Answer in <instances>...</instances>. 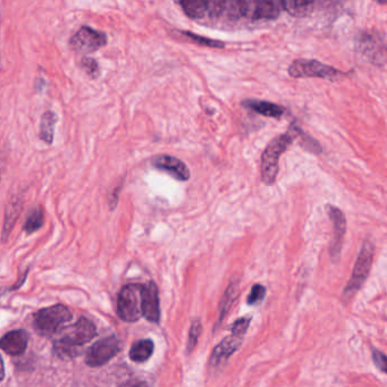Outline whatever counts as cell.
Masks as SVG:
<instances>
[{
    "instance_id": "13",
    "label": "cell",
    "mask_w": 387,
    "mask_h": 387,
    "mask_svg": "<svg viewBox=\"0 0 387 387\" xmlns=\"http://www.w3.org/2000/svg\"><path fill=\"white\" fill-rule=\"evenodd\" d=\"M153 165L159 171H166L178 181H187L190 178V171L185 162L173 155H158L153 160Z\"/></svg>"
},
{
    "instance_id": "17",
    "label": "cell",
    "mask_w": 387,
    "mask_h": 387,
    "mask_svg": "<svg viewBox=\"0 0 387 387\" xmlns=\"http://www.w3.org/2000/svg\"><path fill=\"white\" fill-rule=\"evenodd\" d=\"M243 106L247 108L254 111L257 114L263 115L266 117L279 118L284 114V109L281 106L275 105L272 102H259V100H247L243 102Z\"/></svg>"
},
{
    "instance_id": "16",
    "label": "cell",
    "mask_w": 387,
    "mask_h": 387,
    "mask_svg": "<svg viewBox=\"0 0 387 387\" xmlns=\"http://www.w3.org/2000/svg\"><path fill=\"white\" fill-rule=\"evenodd\" d=\"M238 295V283L232 282L229 284V287L226 289L224 295H223L222 302H220V305H219L218 321H217L216 325L214 327V330H217V328L222 325V321H224L226 314H229V311L232 308L233 303L236 301Z\"/></svg>"
},
{
    "instance_id": "19",
    "label": "cell",
    "mask_w": 387,
    "mask_h": 387,
    "mask_svg": "<svg viewBox=\"0 0 387 387\" xmlns=\"http://www.w3.org/2000/svg\"><path fill=\"white\" fill-rule=\"evenodd\" d=\"M21 210H22V200L19 198L14 199L7 207L6 218H5V224H3V241H6L10 231L13 229L14 224H15Z\"/></svg>"
},
{
    "instance_id": "6",
    "label": "cell",
    "mask_w": 387,
    "mask_h": 387,
    "mask_svg": "<svg viewBox=\"0 0 387 387\" xmlns=\"http://www.w3.org/2000/svg\"><path fill=\"white\" fill-rule=\"evenodd\" d=\"M289 73L294 79L319 77V79H341L344 74L334 67L314 59H296L291 64Z\"/></svg>"
},
{
    "instance_id": "10",
    "label": "cell",
    "mask_w": 387,
    "mask_h": 387,
    "mask_svg": "<svg viewBox=\"0 0 387 387\" xmlns=\"http://www.w3.org/2000/svg\"><path fill=\"white\" fill-rule=\"evenodd\" d=\"M328 216L333 223V240L330 245V256L334 263H337L341 257V250H342L343 241L346 232V219L342 210L339 209L335 206L327 207Z\"/></svg>"
},
{
    "instance_id": "24",
    "label": "cell",
    "mask_w": 387,
    "mask_h": 387,
    "mask_svg": "<svg viewBox=\"0 0 387 387\" xmlns=\"http://www.w3.org/2000/svg\"><path fill=\"white\" fill-rule=\"evenodd\" d=\"M182 35H185L190 41L194 42L197 45L209 48H219V49L225 47L224 42L217 41V40H213V39L205 38V37H201V35H194L192 32H182Z\"/></svg>"
},
{
    "instance_id": "30",
    "label": "cell",
    "mask_w": 387,
    "mask_h": 387,
    "mask_svg": "<svg viewBox=\"0 0 387 387\" xmlns=\"http://www.w3.org/2000/svg\"><path fill=\"white\" fill-rule=\"evenodd\" d=\"M5 377V366H3V358L0 356V381Z\"/></svg>"
},
{
    "instance_id": "9",
    "label": "cell",
    "mask_w": 387,
    "mask_h": 387,
    "mask_svg": "<svg viewBox=\"0 0 387 387\" xmlns=\"http://www.w3.org/2000/svg\"><path fill=\"white\" fill-rule=\"evenodd\" d=\"M107 44V37L102 32L83 26L70 40V47L79 54L95 53Z\"/></svg>"
},
{
    "instance_id": "3",
    "label": "cell",
    "mask_w": 387,
    "mask_h": 387,
    "mask_svg": "<svg viewBox=\"0 0 387 387\" xmlns=\"http://www.w3.org/2000/svg\"><path fill=\"white\" fill-rule=\"evenodd\" d=\"M73 319L70 309L63 305H53L35 312L33 327L42 337H53L63 330L64 325Z\"/></svg>"
},
{
    "instance_id": "2",
    "label": "cell",
    "mask_w": 387,
    "mask_h": 387,
    "mask_svg": "<svg viewBox=\"0 0 387 387\" xmlns=\"http://www.w3.org/2000/svg\"><path fill=\"white\" fill-rule=\"evenodd\" d=\"M293 142L291 133L282 134L270 142L261 157V178L263 183L272 185L276 181L279 174V159Z\"/></svg>"
},
{
    "instance_id": "23",
    "label": "cell",
    "mask_w": 387,
    "mask_h": 387,
    "mask_svg": "<svg viewBox=\"0 0 387 387\" xmlns=\"http://www.w3.org/2000/svg\"><path fill=\"white\" fill-rule=\"evenodd\" d=\"M201 332H202V324L199 318L194 319V323L191 325L190 333H189V339H187V351L191 353L194 351V348L197 346L198 341L200 337Z\"/></svg>"
},
{
    "instance_id": "7",
    "label": "cell",
    "mask_w": 387,
    "mask_h": 387,
    "mask_svg": "<svg viewBox=\"0 0 387 387\" xmlns=\"http://www.w3.org/2000/svg\"><path fill=\"white\" fill-rule=\"evenodd\" d=\"M121 341L115 335L105 337L102 340L95 342L86 352V364L89 367L97 368L106 365L109 360L117 356L121 352Z\"/></svg>"
},
{
    "instance_id": "15",
    "label": "cell",
    "mask_w": 387,
    "mask_h": 387,
    "mask_svg": "<svg viewBox=\"0 0 387 387\" xmlns=\"http://www.w3.org/2000/svg\"><path fill=\"white\" fill-rule=\"evenodd\" d=\"M279 3L287 13L294 17L310 15L314 7V0H279Z\"/></svg>"
},
{
    "instance_id": "28",
    "label": "cell",
    "mask_w": 387,
    "mask_h": 387,
    "mask_svg": "<svg viewBox=\"0 0 387 387\" xmlns=\"http://www.w3.org/2000/svg\"><path fill=\"white\" fill-rule=\"evenodd\" d=\"M82 67L83 70H86V73L91 75V77H97V75H98V64H97V62L93 59V58H83Z\"/></svg>"
},
{
    "instance_id": "11",
    "label": "cell",
    "mask_w": 387,
    "mask_h": 387,
    "mask_svg": "<svg viewBox=\"0 0 387 387\" xmlns=\"http://www.w3.org/2000/svg\"><path fill=\"white\" fill-rule=\"evenodd\" d=\"M142 316L147 321L158 324L160 321V305H159L158 287L155 283L148 282L142 285V299H141Z\"/></svg>"
},
{
    "instance_id": "18",
    "label": "cell",
    "mask_w": 387,
    "mask_h": 387,
    "mask_svg": "<svg viewBox=\"0 0 387 387\" xmlns=\"http://www.w3.org/2000/svg\"><path fill=\"white\" fill-rule=\"evenodd\" d=\"M153 350H155V344L153 340L146 339V340H140L134 343L130 350V359L132 361L146 362L149 360L150 357L153 356Z\"/></svg>"
},
{
    "instance_id": "20",
    "label": "cell",
    "mask_w": 387,
    "mask_h": 387,
    "mask_svg": "<svg viewBox=\"0 0 387 387\" xmlns=\"http://www.w3.org/2000/svg\"><path fill=\"white\" fill-rule=\"evenodd\" d=\"M180 3L190 19H202L208 12V0H181Z\"/></svg>"
},
{
    "instance_id": "8",
    "label": "cell",
    "mask_w": 387,
    "mask_h": 387,
    "mask_svg": "<svg viewBox=\"0 0 387 387\" xmlns=\"http://www.w3.org/2000/svg\"><path fill=\"white\" fill-rule=\"evenodd\" d=\"M242 16L250 19H275L281 13L279 0H236Z\"/></svg>"
},
{
    "instance_id": "14",
    "label": "cell",
    "mask_w": 387,
    "mask_h": 387,
    "mask_svg": "<svg viewBox=\"0 0 387 387\" xmlns=\"http://www.w3.org/2000/svg\"><path fill=\"white\" fill-rule=\"evenodd\" d=\"M29 335L24 330H12L0 339V349L10 356H19L26 351Z\"/></svg>"
},
{
    "instance_id": "26",
    "label": "cell",
    "mask_w": 387,
    "mask_h": 387,
    "mask_svg": "<svg viewBox=\"0 0 387 387\" xmlns=\"http://www.w3.org/2000/svg\"><path fill=\"white\" fill-rule=\"evenodd\" d=\"M251 323V317H242L238 318V321H235L233 326L231 327V332L241 337H245L247 330H248L249 325Z\"/></svg>"
},
{
    "instance_id": "4",
    "label": "cell",
    "mask_w": 387,
    "mask_h": 387,
    "mask_svg": "<svg viewBox=\"0 0 387 387\" xmlns=\"http://www.w3.org/2000/svg\"><path fill=\"white\" fill-rule=\"evenodd\" d=\"M374 251V245L372 242H365V245H362L358 261L353 270L352 276L350 279L349 283L343 292L344 300H351L359 290L361 289L364 283L367 281V277L370 273V268H372Z\"/></svg>"
},
{
    "instance_id": "1",
    "label": "cell",
    "mask_w": 387,
    "mask_h": 387,
    "mask_svg": "<svg viewBox=\"0 0 387 387\" xmlns=\"http://www.w3.org/2000/svg\"><path fill=\"white\" fill-rule=\"evenodd\" d=\"M97 335V328L88 318H79L62 339L54 343V351L59 358L72 359L79 356L81 348Z\"/></svg>"
},
{
    "instance_id": "29",
    "label": "cell",
    "mask_w": 387,
    "mask_h": 387,
    "mask_svg": "<svg viewBox=\"0 0 387 387\" xmlns=\"http://www.w3.org/2000/svg\"><path fill=\"white\" fill-rule=\"evenodd\" d=\"M372 360L376 367H377L381 372H386V356L379 350H374L372 352Z\"/></svg>"
},
{
    "instance_id": "27",
    "label": "cell",
    "mask_w": 387,
    "mask_h": 387,
    "mask_svg": "<svg viewBox=\"0 0 387 387\" xmlns=\"http://www.w3.org/2000/svg\"><path fill=\"white\" fill-rule=\"evenodd\" d=\"M226 0H208V12L213 17H217L225 10Z\"/></svg>"
},
{
    "instance_id": "22",
    "label": "cell",
    "mask_w": 387,
    "mask_h": 387,
    "mask_svg": "<svg viewBox=\"0 0 387 387\" xmlns=\"http://www.w3.org/2000/svg\"><path fill=\"white\" fill-rule=\"evenodd\" d=\"M55 124H56V116L54 113L51 111L45 113L42 116L41 125H40V138L49 144L54 140Z\"/></svg>"
},
{
    "instance_id": "12",
    "label": "cell",
    "mask_w": 387,
    "mask_h": 387,
    "mask_svg": "<svg viewBox=\"0 0 387 387\" xmlns=\"http://www.w3.org/2000/svg\"><path fill=\"white\" fill-rule=\"evenodd\" d=\"M243 337L232 333L229 337H226L218 346L214 349L210 357V367L213 369L219 368L225 365L229 357L238 351L241 346Z\"/></svg>"
},
{
    "instance_id": "21",
    "label": "cell",
    "mask_w": 387,
    "mask_h": 387,
    "mask_svg": "<svg viewBox=\"0 0 387 387\" xmlns=\"http://www.w3.org/2000/svg\"><path fill=\"white\" fill-rule=\"evenodd\" d=\"M45 223V214L41 207H35V209L30 211L29 216L26 218V224H24V231L28 234L37 232L38 229H41L42 225Z\"/></svg>"
},
{
    "instance_id": "25",
    "label": "cell",
    "mask_w": 387,
    "mask_h": 387,
    "mask_svg": "<svg viewBox=\"0 0 387 387\" xmlns=\"http://www.w3.org/2000/svg\"><path fill=\"white\" fill-rule=\"evenodd\" d=\"M265 295H266V289H265V286L256 284V285H254V287L251 289L250 294H249L248 299H247V303H248L249 305H258L259 302L263 301Z\"/></svg>"
},
{
    "instance_id": "5",
    "label": "cell",
    "mask_w": 387,
    "mask_h": 387,
    "mask_svg": "<svg viewBox=\"0 0 387 387\" xmlns=\"http://www.w3.org/2000/svg\"><path fill=\"white\" fill-rule=\"evenodd\" d=\"M142 285L129 284L121 290L117 299V314L122 321L135 323L142 317Z\"/></svg>"
}]
</instances>
